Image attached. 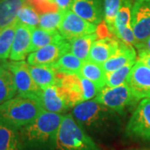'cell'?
<instances>
[{
	"mask_svg": "<svg viewBox=\"0 0 150 150\" xmlns=\"http://www.w3.org/2000/svg\"><path fill=\"white\" fill-rule=\"evenodd\" d=\"M136 48L139 52H150V37L143 43L137 46Z\"/></svg>",
	"mask_w": 150,
	"mask_h": 150,
	"instance_id": "cell-34",
	"label": "cell"
},
{
	"mask_svg": "<svg viewBox=\"0 0 150 150\" xmlns=\"http://www.w3.org/2000/svg\"><path fill=\"white\" fill-rule=\"evenodd\" d=\"M28 69L33 79L40 89L59 84V73L53 65H29Z\"/></svg>",
	"mask_w": 150,
	"mask_h": 150,
	"instance_id": "cell-19",
	"label": "cell"
},
{
	"mask_svg": "<svg viewBox=\"0 0 150 150\" xmlns=\"http://www.w3.org/2000/svg\"><path fill=\"white\" fill-rule=\"evenodd\" d=\"M43 111L37 96L18 94L0 104V123L19 130L32 123Z\"/></svg>",
	"mask_w": 150,
	"mask_h": 150,
	"instance_id": "cell-2",
	"label": "cell"
},
{
	"mask_svg": "<svg viewBox=\"0 0 150 150\" xmlns=\"http://www.w3.org/2000/svg\"><path fill=\"white\" fill-rule=\"evenodd\" d=\"M63 39L64 38L60 34L59 30L48 31L39 27H33L29 54L37 51L50 43H56Z\"/></svg>",
	"mask_w": 150,
	"mask_h": 150,
	"instance_id": "cell-20",
	"label": "cell"
},
{
	"mask_svg": "<svg viewBox=\"0 0 150 150\" xmlns=\"http://www.w3.org/2000/svg\"><path fill=\"white\" fill-rule=\"evenodd\" d=\"M64 14V12L59 10L41 13L39 14L38 27L48 31L58 30L59 24L61 23V21L63 19Z\"/></svg>",
	"mask_w": 150,
	"mask_h": 150,
	"instance_id": "cell-30",
	"label": "cell"
},
{
	"mask_svg": "<svg viewBox=\"0 0 150 150\" xmlns=\"http://www.w3.org/2000/svg\"><path fill=\"white\" fill-rule=\"evenodd\" d=\"M131 25L135 37V47L150 37V2L134 1Z\"/></svg>",
	"mask_w": 150,
	"mask_h": 150,
	"instance_id": "cell-10",
	"label": "cell"
},
{
	"mask_svg": "<svg viewBox=\"0 0 150 150\" xmlns=\"http://www.w3.org/2000/svg\"><path fill=\"white\" fill-rule=\"evenodd\" d=\"M79 74L93 82L100 90L106 86V72L101 64L88 59L83 62Z\"/></svg>",
	"mask_w": 150,
	"mask_h": 150,
	"instance_id": "cell-22",
	"label": "cell"
},
{
	"mask_svg": "<svg viewBox=\"0 0 150 150\" xmlns=\"http://www.w3.org/2000/svg\"><path fill=\"white\" fill-rule=\"evenodd\" d=\"M127 83L137 101L150 98V68L137 60L130 71Z\"/></svg>",
	"mask_w": 150,
	"mask_h": 150,
	"instance_id": "cell-12",
	"label": "cell"
},
{
	"mask_svg": "<svg viewBox=\"0 0 150 150\" xmlns=\"http://www.w3.org/2000/svg\"><path fill=\"white\" fill-rule=\"evenodd\" d=\"M137 61V53L133 45L120 41L116 53L110 59L103 64V68L106 73L118 69L131 62Z\"/></svg>",
	"mask_w": 150,
	"mask_h": 150,
	"instance_id": "cell-18",
	"label": "cell"
},
{
	"mask_svg": "<svg viewBox=\"0 0 150 150\" xmlns=\"http://www.w3.org/2000/svg\"><path fill=\"white\" fill-rule=\"evenodd\" d=\"M120 41L117 37H105L96 39L92 44L88 60L103 65L118 50Z\"/></svg>",
	"mask_w": 150,
	"mask_h": 150,
	"instance_id": "cell-17",
	"label": "cell"
},
{
	"mask_svg": "<svg viewBox=\"0 0 150 150\" xmlns=\"http://www.w3.org/2000/svg\"><path fill=\"white\" fill-rule=\"evenodd\" d=\"M71 10L97 26L103 21V0H74Z\"/></svg>",
	"mask_w": 150,
	"mask_h": 150,
	"instance_id": "cell-15",
	"label": "cell"
},
{
	"mask_svg": "<svg viewBox=\"0 0 150 150\" xmlns=\"http://www.w3.org/2000/svg\"><path fill=\"white\" fill-rule=\"evenodd\" d=\"M2 65H4L12 73L18 94L37 96L38 98L41 89L33 79L28 63L24 62L23 60H11L10 62H4Z\"/></svg>",
	"mask_w": 150,
	"mask_h": 150,
	"instance_id": "cell-8",
	"label": "cell"
},
{
	"mask_svg": "<svg viewBox=\"0 0 150 150\" xmlns=\"http://www.w3.org/2000/svg\"><path fill=\"white\" fill-rule=\"evenodd\" d=\"M134 64L135 62H131L115 71L106 73V86L112 88L126 83L128 81L129 73Z\"/></svg>",
	"mask_w": 150,
	"mask_h": 150,
	"instance_id": "cell-29",
	"label": "cell"
},
{
	"mask_svg": "<svg viewBox=\"0 0 150 150\" xmlns=\"http://www.w3.org/2000/svg\"><path fill=\"white\" fill-rule=\"evenodd\" d=\"M69 51V42L63 39L30 53L28 56L27 62L29 65H52Z\"/></svg>",
	"mask_w": 150,
	"mask_h": 150,
	"instance_id": "cell-13",
	"label": "cell"
},
{
	"mask_svg": "<svg viewBox=\"0 0 150 150\" xmlns=\"http://www.w3.org/2000/svg\"><path fill=\"white\" fill-rule=\"evenodd\" d=\"M32 28L17 20L15 35L9 55V59L12 61H22L29 54Z\"/></svg>",
	"mask_w": 150,
	"mask_h": 150,
	"instance_id": "cell-16",
	"label": "cell"
},
{
	"mask_svg": "<svg viewBox=\"0 0 150 150\" xmlns=\"http://www.w3.org/2000/svg\"><path fill=\"white\" fill-rule=\"evenodd\" d=\"M138 60L150 68V52H139Z\"/></svg>",
	"mask_w": 150,
	"mask_h": 150,
	"instance_id": "cell-33",
	"label": "cell"
},
{
	"mask_svg": "<svg viewBox=\"0 0 150 150\" xmlns=\"http://www.w3.org/2000/svg\"><path fill=\"white\" fill-rule=\"evenodd\" d=\"M57 150H102L71 113L64 114L57 138Z\"/></svg>",
	"mask_w": 150,
	"mask_h": 150,
	"instance_id": "cell-4",
	"label": "cell"
},
{
	"mask_svg": "<svg viewBox=\"0 0 150 150\" xmlns=\"http://www.w3.org/2000/svg\"><path fill=\"white\" fill-rule=\"evenodd\" d=\"M59 84L67 93L73 107L94 98L100 89L93 82L81 74L59 73Z\"/></svg>",
	"mask_w": 150,
	"mask_h": 150,
	"instance_id": "cell-5",
	"label": "cell"
},
{
	"mask_svg": "<svg viewBox=\"0 0 150 150\" xmlns=\"http://www.w3.org/2000/svg\"><path fill=\"white\" fill-rule=\"evenodd\" d=\"M16 25L17 19H15L11 24L0 30V61H4L9 58Z\"/></svg>",
	"mask_w": 150,
	"mask_h": 150,
	"instance_id": "cell-27",
	"label": "cell"
},
{
	"mask_svg": "<svg viewBox=\"0 0 150 150\" xmlns=\"http://www.w3.org/2000/svg\"><path fill=\"white\" fill-rule=\"evenodd\" d=\"M135 1H142V2H150V0H135Z\"/></svg>",
	"mask_w": 150,
	"mask_h": 150,
	"instance_id": "cell-36",
	"label": "cell"
},
{
	"mask_svg": "<svg viewBox=\"0 0 150 150\" xmlns=\"http://www.w3.org/2000/svg\"><path fill=\"white\" fill-rule=\"evenodd\" d=\"M64 114L43 111L19 129L23 150H57V138Z\"/></svg>",
	"mask_w": 150,
	"mask_h": 150,
	"instance_id": "cell-1",
	"label": "cell"
},
{
	"mask_svg": "<svg viewBox=\"0 0 150 150\" xmlns=\"http://www.w3.org/2000/svg\"><path fill=\"white\" fill-rule=\"evenodd\" d=\"M25 0H0V30L16 19L18 10Z\"/></svg>",
	"mask_w": 150,
	"mask_h": 150,
	"instance_id": "cell-24",
	"label": "cell"
},
{
	"mask_svg": "<svg viewBox=\"0 0 150 150\" xmlns=\"http://www.w3.org/2000/svg\"><path fill=\"white\" fill-rule=\"evenodd\" d=\"M76 122L85 131L101 134L113 129L116 112L93 99L82 102L70 112Z\"/></svg>",
	"mask_w": 150,
	"mask_h": 150,
	"instance_id": "cell-3",
	"label": "cell"
},
{
	"mask_svg": "<svg viewBox=\"0 0 150 150\" xmlns=\"http://www.w3.org/2000/svg\"><path fill=\"white\" fill-rule=\"evenodd\" d=\"M93 99L118 114H123L128 108L138 102L127 83L112 88L105 86Z\"/></svg>",
	"mask_w": 150,
	"mask_h": 150,
	"instance_id": "cell-6",
	"label": "cell"
},
{
	"mask_svg": "<svg viewBox=\"0 0 150 150\" xmlns=\"http://www.w3.org/2000/svg\"><path fill=\"white\" fill-rule=\"evenodd\" d=\"M97 28V25L86 21L72 10H69L64 13L58 30L63 38L69 41L75 38L94 33Z\"/></svg>",
	"mask_w": 150,
	"mask_h": 150,
	"instance_id": "cell-11",
	"label": "cell"
},
{
	"mask_svg": "<svg viewBox=\"0 0 150 150\" xmlns=\"http://www.w3.org/2000/svg\"><path fill=\"white\" fill-rule=\"evenodd\" d=\"M0 150H23L18 129L0 123Z\"/></svg>",
	"mask_w": 150,
	"mask_h": 150,
	"instance_id": "cell-23",
	"label": "cell"
},
{
	"mask_svg": "<svg viewBox=\"0 0 150 150\" xmlns=\"http://www.w3.org/2000/svg\"><path fill=\"white\" fill-rule=\"evenodd\" d=\"M98 38V34L94 33L69 40L70 44V52L83 62H85L88 59L92 44Z\"/></svg>",
	"mask_w": 150,
	"mask_h": 150,
	"instance_id": "cell-21",
	"label": "cell"
},
{
	"mask_svg": "<svg viewBox=\"0 0 150 150\" xmlns=\"http://www.w3.org/2000/svg\"><path fill=\"white\" fill-rule=\"evenodd\" d=\"M35 1H40V0H25V2L29 4V3H32V2H35Z\"/></svg>",
	"mask_w": 150,
	"mask_h": 150,
	"instance_id": "cell-35",
	"label": "cell"
},
{
	"mask_svg": "<svg viewBox=\"0 0 150 150\" xmlns=\"http://www.w3.org/2000/svg\"><path fill=\"white\" fill-rule=\"evenodd\" d=\"M52 1L57 5L59 10L64 13L71 10L72 4L74 2V0H52Z\"/></svg>",
	"mask_w": 150,
	"mask_h": 150,
	"instance_id": "cell-32",
	"label": "cell"
},
{
	"mask_svg": "<svg viewBox=\"0 0 150 150\" xmlns=\"http://www.w3.org/2000/svg\"><path fill=\"white\" fill-rule=\"evenodd\" d=\"M38 99L43 110L48 112L62 114L74 108L67 93L59 84L41 89Z\"/></svg>",
	"mask_w": 150,
	"mask_h": 150,
	"instance_id": "cell-9",
	"label": "cell"
},
{
	"mask_svg": "<svg viewBox=\"0 0 150 150\" xmlns=\"http://www.w3.org/2000/svg\"><path fill=\"white\" fill-rule=\"evenodd\" d=\"M13 76L4 65H0V104L9 100L17 94Z\"/></svg>",
	"mask_w": 150,
	"mask_h": 150,
	"instance_id": "cell-25",
	"label": "cell"
},
{
	"mask_svg": "<svg viewBox=\"0 0 150 150\" xmlns=\"http://www.w3.org/2000/svg\"><path fill=\"white\" fill-rule=\"evenodd\" d=\"M122 1L123 0H103V21L108 30L113 35L115 18Z\"/></svg>",
	"mask_w": 150,
	"mask_h": 150,
	"instance_id": "cell-28",
	"label": "cell"
},
{
	"mask_svg": "<svg viewBox=\"0 0 150 150\" xmlns=\"http://www.w3.org/2000/svg\"><path fill=\"white\" fill-rule=\"evenodd\" d=\"M131 138L150 142V98L140 100L126 126Z\"/></svg>",
	"mask_w": 150,
	"mask_h": 150,
	"instance_id": "cell-7",
	"label": "cell"
},
{
	"mask_svg": "<svg viewBox=\"0 0 150 150\" xmlns=\"http://www.w3.org/2000/svg\"><path fill=\"white\" fill-rule=\"evenodd\" d=\"M143 150H149V149H143Z\"/></svg>",
	"mask_w": 150,
	"mask_h": 150,
	"instance_id": "cell-37",
	"label": "cell"
},
{
	"mask_svg": "<svg viewBox=\"0 0 150 150\" xmlns=\"http://www.w3.org/2000/svg\"><path fill=\"white\" fill-rule=\"evenodd\" d=\"M16 19L18 22L28 26L38 27L39 23V13L33 7L27 3H24L18 12Z\"/></svg>",
	"mask_w": 150,
	"mask_h": 150,
	"instance_id": "cell-31",
	"label": "cell"
},
{
	"mask_svg": "<svg viewBox=\"0 0 150 150\" xmlns=\"http://www.w3.org/2000/svg\"><path fill=\"white\" fill-rule=\"evenodd\" d=\"M132 0H123L114 23V35L123 43L135 46V37L131 25Z\"/></svg>",
	"mask_w": 150,
	"mask_h": 150,
	"instance_id": "cell-14",
	"label": "cell"
},
{
	"mask_svg": "<svg viewBox=\"0 0 150 150\" xmlns=\"http://www.w3.org/2000/svg\"><path fill=\"white\" fill-rule=\"evenodd\" d=\"M83 64V62L77 58L74 54L71 52H68L52 65L55 69L61 74H79Z\"/></svg>",
	"mask_w": 150,
	"mask_h": 150,
	"instance_id": "cell-26",
	"label": "cell"
}]
</instances>
